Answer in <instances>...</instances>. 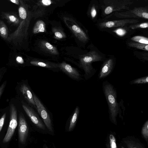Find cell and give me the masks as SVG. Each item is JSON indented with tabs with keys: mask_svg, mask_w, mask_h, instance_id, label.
<instances>
[{
	"mask_svg": "<svg viewBox=\"0 0 148 148\" xmlns=\"http://www.w3.org/2000/svg\"><path fill=\"white\" fill-rule=\"evenodd\" d=\"M134 3L133 0H104L100 6L102 16H106L113 13L129 10Z\"/></svg>",
	"mask_w": 148,
	"mask_h": 148,
	"instance_id": "obj_3",
	"label": "cell"
},
{
	"mask_svg": "<svg viewBox=\"0 0 148 148\" xmlns=\"http://www.w3.org/2000/svg\"><path fill=\"white\" fill-rule=\"evenodd\" d=\"M122 27H117L112 31V32L117 36L122 37L124 36L127 33V31L125 28Z\"/></svg>",
	"mask_w": 148,
	"mask_h": 148,
	"instance_id": "obj_25",
	"label": "cell"
},
{
	"mask_svg": "<svg viewBox=\"0 0 148 148\" xmlns=\"http://www.w3.org/2000/svg\"><path fill=\"white\" fill-rule=\"evenodd\" d=\"M54 34L55 36L58 38L61 39L64 37L63 34L59 31H55Z\"/></svg>",
	"mask_w": 148,
	"mask_h": 148,
	"instance_id": "obj_31",
	"label": "cell"
},
{
	"mask_svg": "<svg viewBox=\"0 0 148 148\" xmlns=\"http://www.w3.org/2000/svg\"><path fill=\"white\" fill-rule=\"evenodd\" d=\"M148 83V76L138 78L130 81V84H147Z\"/></svg>",
	"mask_w": 148,
	"mask_h": 148,
	"instance_id": "obj_22",
	"label": "cell"
},
{
	"mask_svg": "<svg viewBox=\"0 0 148 148\" xmlns=\"http://www.w3.org/2000/svg\"><path fill=\"white\" fill-rule=\"evenodd\" d=\"M129 27L132 29L138 28H147L148 27V23L145 22L140 23L131 24L129 25Z\"/></svg>",
	"mask_w": 148,
	"mask_h": 148,
	"instance_id": "obj_24",
	"label": "cell"
},
{
	"mask_svg": "<svg viewBox=\"0 0 148 148\" xmlns=\"http://www.w3.org/2000/svg\"><path fill=\"white\" fill-rule=\"evenodd\" d=\"M131 40L132 41L141 44H148V38L141 36H136L131 38Z\"/></svg>",
	"mask_w": 148,
	"mask_h": 148,
	"instance_id": "obj_20",
	"label": "cell"
},
{
	"mask_svg": "<svg viewBox=\"0 0 148 148\" xmlns=\"http://www.w3.org/2000/svg\"><path fill=\"white\" fill-rule=\"evenodd\" d=\"M116 18L124 19H137L140 18L147 19L148 7L147 6L135 7L133 9L113 13Z\"/></svg>",
	"mask_w": 148,
	"mask_h": 148,
	"instance_id": "obj_4",
	"label": "cell"
},
{
	"mask_svg": "<svg viewBox=\"0 0 148 148\" xmlns=\"http://www.w3.org/2000/svg\"><path fill=\"white\" fill-rule=\"evenodd\" d=\"M41 2L43 5L46 6L50 5L52 3V1L50 0H42Z\"/></svg>",
	"mask_w": 148,
	"mask_h": 148,
	"instance_id": "obj_32",
	"label": "cell"
},
{
	"mask_svg": "<svg viewBox=\"0 0 148 148\" xmlns=\"http://www.w3.org/2000/svg\"><path fill=\"white\" fill-rule=\"evenodd\" d=\"M102 84L103 92L108 104L110 120L116 124V117L121 110L117 101L116 90L113 86L107 81L103 82Z\"/></svg>",
	"mask_w": 148,
	"mask_h": 148,
	"instance_id": "obj_1",
	"label": "cell"
},
{
	"mask_svg": "<svg viewBox=\"0 0 148 148\" xmlns=\"http://www.w3.org/2000/svg\"><path fill=\"white\" fill-rule=\"evenodd\" d=\"M8 18L10 21L12 22L15 23L17 21V18L13 15H10L9 16Z\"/></svg>",
	"mask_w": 148,
	"mask_h": 148,
	"instance_id": "obj_34",
	"label": "cell"
},
{
	"mask_svg": "<svg viewBox=\"0 0 148 148\" xmlns=\"http://www.w3.org/2000/svg\"><path fill=\"white\" fill-rule=\"evenodd\" d=\"M105 59L104 56L95 50L90 51L80 57L78 66L84 71V76L86 80L91 78L96 72V70L93 67L92 63L103 61Z\"/></svg>",
	"mask_w": 148,
	"mask_h": 148,
	"instance_id": "obj_2",
	"label": "cell"
},
{
	"mask_svg": "<svg viewBox=\"0 0 148 148\" xmlns=\"http://www.w3.org/2000/svg\"><path fill=\"white\" fill-rule=\"evenodd\" d=\"M22 106L24 110L32 121L38 127L45 130V128L43 124L32 108L25 103H22Z\"/></svg>",
	"mask_w": 148,
	"mask_h": 148,
	"instance_id": "obj_12",
	"label": "cell"
},
{
	"mask_svg": "<svg viewBox=\"0 0 148 148\" xmlns=\"http://www.w3.org/2000/svg\"><path fill=\"white\" fill-rule=\"evenodd\" d=\"M128 148H143L138 143L133 140L125 141Z\"/></svg>",
	"mask_w": 148,
	"mask_h": 148,
	"instance_id": "obj_23",
	"label": "cell"
},
{
	"mask_svg": "<svg viewBox=\"0 0 148 148\" xmlns=\"http://www.w3.org/2000/svg\"><path fill=\"white\" fill-rule=\"evenodd\" d=\"M79 112V108L78 106H77L74 110L73 115L71 119L69 128V131H71L75 126Z\"/></svg>",
	"mask_w": 148,
	"mask_h": 148,
	"instance_id": "obj_17",
	"label": "cell"
},
{
	"mask_svg": "<svg viewBox=\"0 0 148 148\" xmlns=\"http://www.w3.org/2000/svg\"><path fill=\"white\" fill-rule=\"evenodd\" d=\"M16 61L19 63L23 64L24 63V61L22 57L18 56L16 58Z\"/></svg>",
	"mask_w": 148,
	"mask_h": 148,
	"instance_id": "obj_35",
	"label": "cell"
},
{
	"mask_svg": "<svg viewBox=\"0 0 148 148\" xmlns=\"http://www.w3.org/2000/svg\"><path fill=\"white\" fill-rule=\"evenodd\" d=\"M40 45L43 50L49 53L54 55H57L58 53L57 48L47 41H42L40 43Z\"/></svg>",
	"mask_w": 148,
	"mask_h": 148,
	"instance_id": "obj_15",
	"label": "cell"
},
{
	"mask_svg": "<svg viewBox=\"0 0 148 148\" xmlns=\"http://www.w3.org/2000/svg\"><path fill=\"white\" fill-rule=\"evenodd\" d=\"M141 133L144 138L147 141L148 139V120H147L142 127Z\"/></svg>",
	"mask_w": 148,
	"mask_h": 148,
	"instance_id": "obj_26",
	"label": "cell"
},
{
	"mask_svg": "<svg viewBox=\"0 0 148 148\" xmlns=\"http://www.w3.org/2000/svg\"></svg>",
	"mask_w": 148,
	"mask_h": 148,
	"instance_id": "obj_39",
	"label": "cell"
},
{
	"mask_svg": "<svg viewBox=\"0 0 148 148\" xmlns=\"http://www.w3.org/2000/svg\"><path fill=\"white\" fill-rule=\"evenodd\" d=\"M1 74H0V80L1 79Z\"/></svg>",
	"mask_w": 148,
	"mask_h": 148,
	"instance_id": "obj_37",
	"label": "cell"
},
{
	"mask_svg": "<svg viewBox=\"0 0 148 148\" xmlns=\"http://www.w3.org/2000/svg\"><path fill=\"white\" fill-rule=\"evenodd\" d=\"M64 21L77 38L83 42H87L89 38L86 33L72 19L65 18Z\"/></svg>",
	"mask_w": 148,
	"mask_h": 148,
	"instance_id": "obj_8",
	"label": "cell"
},
{
	"mask_svg": "<svg viewBox=\"0 0 148 148\" xmlns=\"http://www.w3.org/2000/svg\"><path fill=\"white\" fill-rule=\"evenodd\" d=\"M10 121L6 133L3 140V142L9 141L13 135L17 125V112L15 106L11 104L10 108Z\"/></svg>",
	"mask_w": 148,
	"mask_h": 148,
	"instance_id": "obj_5",
	"label": "cell"
},
{
	"mask_svg": "<svg viewBox=\"0 0 148 148\" xmlns=\"http://www.w3.org/2000/svg\"><path fill=\"white\" fill-rule=\"evenodd\" d=\"M32 93L36 109L38 113L49 130L51 132H53L51 120L47 110L40 100L33 92Z\"/></svg>",
	"mask_w": 148,
	"mask_h": 148,
	"instance_id": "obj_7",
	"label": "cell"
},
{
	"mask_svg": "<svg viewBox=\"0 0 148 148\" xmlns=\"http://www.w3.org/2000/svg\"><path fill=\"white\" fill-rule=\"evenodd\" d=\"M60 70L73 80L80 81L82 79V75L78 70L65 62L58 64Z\"/></svg>",
	"mask_w": 148,
	"mask_h": 148,
	"instance_id": "obj_10",
	"label": "cell"
},
{
	"mask_svg": "<svg viewBox=\"0 0 148 148\" xmlns=\"http://www.w3.org/2000/svg\"><path fill=\"white\" fill-rule=\"evenodd\" d=\"M121 148H124L123 147H122Z\"/></svg>",
	"mask_w": 148,
	"mask_h": 148,
	"instance_id": "obj_38",
	"label": "cell"
},
{
	"mask_svg": "<svg viewBox=\"0 0 148 148\" xmlns=\"http://www.w3.org/2000/svg\"><path fill=\"white\" fill-rule=\"evenodd\" d=\"M20 90L25 100L32 108L36 109V107L34 99L32 92L29 86L26 84H23L21 85Z\"/></svg>",
	"mask_w": 148,
	"mask_h": 148,
	"instance_id": "obj_13",
	"label": "cell"
},
{
	"mask_svg": "<svg viewBox=\"0 0 148 148\" xmlns=\"http://www.w3.org/2000/svg\"><path fill=\"white\" fill-rule=\"evenodd\" d=\"M99 8V5L98 2L94 1L89 9V15L91 19L94 21H95L97 18Z\"/></svg>",
	"mask_w": 148,
	"mask_h": 148,
	"instance_id": "obj_16",
	"label": "cell"
},
{
	"mask_svg": "<svg viewBox=\"0 0 148 148\" xmlns=\"http://www.w3.org/2000/svg\"><path fill=\"white\" fill-rule=\"evenodd\" d=\"M18 12L20 18L25 19L27 17V12L25 9L23 7H20L18 9Z\"/></svg>",
	"mask_w": 148,
	"mask_h": 148,
	"instance_id": "obj_28",
	"label": "cell"
},
{
	"mask_svg": "<svg viewBox=\"0 0 148 148\" xmlns=\"http://www.w3.org/2000/svg\"><path fill=\"white\" fill-rule=\"evenodd\" d=\"M110 148H117L116 139L112 134L109 136Z\"/></svg>",
	"mask_w": 148,
	"mask_h": 148,
	"instance_id": "obj_27",
	"label": "cell"
},
{
	"mask_svg": "<svg viewBox=\"0 0 148 148\" xmlns=\"http://www.w3.org/2000/svg\"><path fill=\"white\" fill-rule=\"evenodd\" d=\"M28 132V127L26 121L23 115L20 113L18 118V137L19 140L21 144L25 143Z\"/></svg>",
	"mask_w": 148,
	"mask_h": 148,
	"instance_id": "obj_11",
	"label": "cell"
},
{
	"mask_svg": "<svg viewBox=\"0 0 148 148\" xmlns=\"http://www.w3.org/2000/svg\"><path fill=\"white\" fill-rule=\"evenodd\" d=\"M139 22V20L137 19H124L102 21L99 23L98 25L101 29L117 28L138 23Z\"/></svg>",
	"mask_w": 148,
	"mask_h": 148,
	"instance_id": "obj_6",
	"label": "cell"
},
{
	"mask_svg": "<svg viewBox=\"0 0 148 148\" xmlns=\"http://www.w3.org/2000/svg\"><path fill=\"white\" fill-rule=\"evenodd\" d=\"M134 55L137 58L145 61L148 60V53L145 51H135L134 52Z\"/></svg>",
	"mask_w": 148,
	"mask_h": 148,
	"instance_id": "obj_21",
	"label": "cell"
},
{
	"mask_svg": "<svg viewBox=\"0 0 148 148\" xmlns=\"http://www.w3.org/2000/svg\"><path fill=\"white\" fill-rule=\"evenodd\" d=\"M99 72L98 77L99 79H103L112 72L114 67L116 60L113 57H110L103 60Z\"/></svg>",
	"mask_w": 148,
	"mask_h": 148,
	"instance_id": "obj_9",
	"label": "cell"
},
{
	"mask_svg": "<svg viewBox=\"0 0 148 148\" xmlns=\"http://www.w3.org/2000/svg\"><path fill=\"white\" fill-rule=\"evenodd\" d=\"M6 116V114L5 113L0 119V132L3 125Z\"/></svg>",
	"mask_w": 148,
	"mask_h": 148,
	"instance_id": "obj_30",
	"label": "cell"
},
{
	"mask_svg": "<svg viewBox=\"0 0 148 148\" xmlns=\"http://www.w3.org/2000/svg\"><path fill=\"white\" fill-rule=\"evenodd\" d=\"M127 44L128 46L130 47L134 48L147 51H148V45L132 41L128 42Z\"/></svg>",
	"mask_w": 148,
	"mask_h": 148,
	"instance_id": "obj_19",
	"label": "cell"
},
{
	"mask_svg": "<svg viewBox=\"0 0 148 148\" xmlns=\"http://www.w3.org/2000/svg\"><path fill=\"white\" fill-rule=\"evenodd\" d=\"M10 1L13 3L16 4H19V1L18 0H10Z\"/></svg>",
	"mask_w": 148,
	"mask_h": 148,
	"instance_id": "obj_36",
	"label": "cell"
},
{
	"mask_svg": "<svg viewBox=\"0 0 148 148\" xmlns=\"http://www.w3.org/2000/svg\"><path fill=\"white\" fill-rule=\"evenodd\" d=\"M32 65L45 68L57 72L60 70L58 64L38 60H34L30 61Z\"/></svg>",
	"mask_w": 148,
	"mask_h": 148,
	"instance_id": "obj_14",
	"label": "cell"
},
{
	"mask_svg": "<svg viewBox=\"0 0 148 148\" xmlns=\"http://www.w3.org/2000/svg\"><path fill=\"white\" fill-rule=\"evenodd\" d=\"M6 82H4L0 86V98L1 97L5 87Z\"/></svg>",
	"mask_w": 148,
	"mask_h": 148,
	"instance_id": "obj_33",
	"label": "cell"
},
{
	"mask_svg": "<svg viewBox=\"0 0 148 148\" xmlns=\"http://www.w3.org/2000/svg\"><path fill=\"white\" fill-rule=\"evenodd\" d=\"M0 34L4 38L6 37L8 34V31L6 27L3 25L0 26Z\"/></svg>",
	"mask_w": 148,
	"mask_h": 148,
	"instance_id": "obj_29",
	"label": "cell"
},
{
	"mask_svg": "<svg viewBox=\"0 0 148 148\" xmlns=\"http://www.w3.org/2000/svg\"><path fill=\"white\" fill-rule=\"evenodd\" d=\"M45 25L42 21H37L34 27L33 32L34 34L43 32L45 31Z\"/></svg>",
	"mask_w": 148,
	"mask_h": 148,
	"instance_id": "obj_18",
	"label": "cell"
}]
</instances>
